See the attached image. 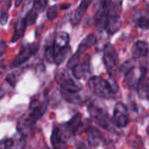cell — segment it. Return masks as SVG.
<instances>
[{
	"mask_svg": "<svg viewBox=\"0 0 149 149\" xmlns=\"http://www.w3.org/2000/svg\"><path fill=\"white\" fill-rule=\"evenodd\" d=\"M88 86L93 93L100 98L106 100H113L115 97V93L119 88L114 87L107 80L100 76H93L88 80Z\"/></svg>",
	"mask_w": 149,
	"mask_h": 149,
	"instance_id": "cell-1",
	"label": "cell"
},
{
	"mask_svg": "<svg viewBox=\"0 0 149 149\" xmlns=\"http://www.w3.org/2000/svg\"><path fill=\"white\" fill-rule=\"evenodd\" d=\"M71 138H73V136L70 134L65 123H63L53 127L51 143L54 149H66Z\"/></svg>",
	"mask_w": 149,
	"mask_h": 149,
	"instance_id": "cell-2",
	"label": "cell"
},
{
	"mask_svg": "<svg viewBox=\"0 0 149 149\" xmlns=\"http://www.w3.org/2000/svg\"><path fill=\"white\" fill-rule=\"evenodd\" d=\"M103 61L107 69V73L111 78L116 76L117 66L119 63V56L116 52V49L112 44H107L104 49Z\"/></svg>",
	"mask_w": 149,
	"mask_h": 149,
	"instance_id": "cell-3",
	"label": "cell"
},
{
	"mask_svg": "<svg viewBox=\"0 0 149 149\" xmlns=\"http://www.w3.org/2000/svg\"><path fill=\"white\" fill-rule=\"evenodd\" d=\"M87 109L90 117L97 125L106 130L110 129L112 121L110 120L107 113L103 108L96 106L95 104H90L88 105Z\"/></svg>",
	"mask_w": 149,
	"mask_h": 149,
	"instance_id": "cell-4",
	"label": "cell"
},
{
	"mask_svg": "<svg viewBox=\"0 0 149 149\" xmlns=\"http://www.w3.org/2000/svg\"><path fill=\"white\" fill-rule=\"evenodd\" d=\"M38 48H39V45L37 43H32V44L24 46L20 50L18 54L13 59L11 67L15 68V67H17V66L23 65L24 63H25L31 57H32L38 51Z\"/></svg>",
	"mask_w": 149,
	"mask_h": 149,
	"instance_id": "cell-5",
	"label": "cell"
},
{
	"mask_svg": "<svg viewBox=\"0 0 149 149\" xmlns=\"http://www.w3.org/2000/svg\"><path fill=\"white\" fill-rule=\"evenodd\" d=\"M112 122L117 127H126L129 122V115L127 107L125 104L118 102L113 109Z\"/></svg>",
	"mask_w": 149,
	"mask_h": 149,
	"instance_id": "cell-6",
	"label": "cell"
},
{
	"mask_svg": "<svg viewBox=\"0 0 149 149\" xmlns=\"http://www.w3.org/2000/svg\"><path fill=\"white\" fill-rule=\"evenodd\" d=\"M58 81L62 91L67 93H79L82 90V86L73 80L66 72H63L59 76Z\"/></svg>",
	"mask_w": 149,
	"mask_h": 149,
	"instance_id": "cell-7",
	"label": "cell"
},
{
	"mask_svg": "<svg viewBox=\"0 0 149 149\" xmlns=\"http://www.w3.org/2000/svg\"><path fill=\"white\" fill-rule=\"evenodd\" d=\"M140 77L136 85L137 93L141 99L148 100V68L141 66L140 70Z\"/></svg>",
	"mask_w": 149,
	"mask_h": 149,
	"instance_id": "cell-8",
	"label": "cell"
},
{
	"mask_svg": "<svg viewBox=\"0 0 149 149\" xmlns=\"http://www.w3.org/2000/svg\"><path fill=\"white\" fill-rule=\"evenodd\" d=\"M47 107H48L47 101H40L38 100L34 99L30 103L31 113L28 116L37 122L45 113V112L47 111Z\"/></svg>",
	"mask_w": 149,
	"mask_h": 149,
	"instance_id": "cell-9",
	"label": "cell"
},
{
	"mask_svg": "<svg viewBox=\"0 0 149 149\" xmlns=\"http://www.w3.org/2000/svg\"><path fill=\"white\" fill-rule=\"evenodd\" d=\"M69 42H70V36L67 32H65V31L58 32L55 35L54 39L52 43L53 54L70 48Z\"/></svg>",
	"mask_w": 149,
	"mask_h": 149,
	"instance_id": "cell-10",
	"label": "cell"
},
{
	"mask_svg": "<svg viewBox=\"0 0 149 149\" xmlns=\"http://www.w3.org/2000/svg\"><path fill=\"white\" fill-rule=\"evenodd\" d=\"M121 24V17L119 13L110 14L105 20L103 30H105L109 35H113L120 30Z\"/></svg>",
	"mask_w": 149,
	"mask_h": 149,
	"instance_id": "cell-11",
	"label": "cell"
},
{
	"mask_svg": "<svg viewBox=\"0 0 149 149\" xmlns=\"http://www.w3.org/2000/svg\"><path fill=\"white\" fill-rule=\"evenodd\" d=\"M36 123L37 122L31 119L29 116L22 117L18 120L17 123V131L18 134L26 138L32 133Z\"/></svg>",
	"mask_w": 149,
	"mask_h": 149,
	"instance_id": "cell-12",
	"label": "cell"
},
{
	"mask_svg": "<svg viewBox=\"0 0 149 149\" xmlns=\"http://www.w3.org/2000/svg\"><path fill=\"white\" fill-rule=\"evenodd\" d=\"M25 145L26 138L18 133L2 142V147L3 149H24Z\"/></svg>",
	"mask_w": 149,
	"mask_h": 149,
	"instance_id": "cell-13",
	"label": "cell"
},
{
	"mask_svg": "<svg viewBox=\"0 0 149 149\" xmlns=\"http://www.w3.org/2000/svg\"><path fill=\"white\" fill-rule=\"evenodd\" d=\"M86 134L88 143L91 147L96 148L104 141V138L100 130L94 127H88L86 129Z\"/></svg>",
	"mask_w": 149,
	"mask_h": 149,
	"instance_id": "cell-14",
	"label": "cell"
},
{
	"mask_svg": "<svg viewBox=\"0 0 149 149\" xmlns=\"http://www.w3.org/2000/svg\"><path fill=\"white\" fill-rule=\"evenodd\" d=\"M91 3H92V1H86V0H84V1H82L80 3L79 7L74 10L73 14L71 17L70 21H71V24L72 25L75 26V25H78L80 23L85 12L86 11V10L88 9L89 5Z\"/></svg>",
	"mask_w": 149,
	"mask_h": 149,
	"instance_id": "cell-15",
	"label": "cell"
},
{
	"mask_svg": "<svg viewBox=\"0 0 149 149\" xmlns=\"http://www.w3.org/2000/svg\"><path fill=\"white\" fill-rule=\"evenodd\" d=\"M132 54L134 58L147 57L148 54V44L146 41H137L133 46Z\"/></svg>",
	"mask_w": 149,
	"mask_h": 149,
	"instance_id": "cell-16",
	"label": "cell"
},
{
	"mask_svg": "<svg viewBox=\"0 0 149 149\" xmlns=\"http://www.w3.org/2000/svg\"><path fill=\"white\" fill-rule=\"evenodd\" d=\"M72 75L77 79H82L90 72V64L89 62L79 63L74 67L72 68Z\"/></svg>",
	"mask_w": 149,
	"mask_h": 149,
	"instance_id": "cell-17",
	"label": "cell"
},
{
	"mask_svg": "<svg viewBox=\"0 0 149 149\" xmlns=\"http://www.w3.org/2000/svg\"><path fill=\"white\" fill-rule=\"evenodd\" d=\"M97 42V38L95 35L93 34H89L87 37H86L81 43L79 44V45L78 46V49L76 51L75 53H77L78 55L81 56L88 48L92 47L93 45H94Z\"/></svg>",
	"mask_w": 149,
	"mask_h": 149,
	"instance_id": "cell-18",
	"label": "cell"
},
{
	"mask_svg": "<svg viewBox=\"0 0 149 149\" xmlns=\"http://www.w3.org/2000/svg\"><path fill=\"white\" fill-rule=\"evenodd\" d=\"M60 94L62 98L69 103H72L74 105H82L85 103V100L83 99L81 95L79 94V93H67V92L61 90Z\"/></svg>",
	"mask_w": 149,
	"mask_h": 149,
	"instance_id": "cell-19",
	"label": "cell"
},
{
	"mask_svg": "<svg viewBox=\"0 0 149 149\" xmlns=\"http://www.w3.org/2000/svg\"><path fill=\"white\" fill-rule=\"evenodd\" d=\"M81 122H82V115L80 113L75 114L68 122H65V125H66L70 134L73 137L76 134L77 131L79 130V127L81 126Z\"/></svg>",
	"mask_w": 149,
	"mask_h": 149,
	"instance_id": "cell-20",
	"label": "cell"
},
{
	"mask_svg": "<svg viewBox=\"0 0 149 149\" xmlns=\"http://www.w3.org/2000/svg\"><path fill=\"white\" fill-rule=\"evenodd\" d=\"M26 24L24 20V18L22 19H19L17 24H16V26H15V31H14V33H13V36L11 38V42L12 43H15L17 42L19 38H21L25 31V29H26Z\"/></svg>",
	"mask_w": 149,
	"mask_h": 149,
	"instance_id": "cell-21",
	"label": "cell"
},
{
	"mask_svg": "<svg viewBox=\"0 0 149 149\" xmlns=\"http://www.w3.org/2000/svg\"><path fill=\"white\" fill-rule=\"evenodd\" d=\"M134 70L135 68L125 74V82L129 87H132V88L136 86L138 79H139V78H136V72H134Z\"/></svg>",
	"mask_w": 149,
	"mask_h": 149,
	"instance_id": "cell-22",
	"label": "cell"
},
{
	"mask_svg": "<svg viewBox=\"0 0 149 149\" xmlns=\"http://www.w3.org/2000/svg\"><path fill=\"white\" fill-rule=\"evenodd\" d=\"M134 24L137 27L142 30H148L149 27V18L148 15H140L134 19Z\"/></svg>",
	"mask_w": 149,
	"mask_h": 149,
	"instance_id": "cell-23",
	"label": "cell"
},
{
	"mask_svg": "<svg viewBox=\"0 0 149 149\" xmlns=\"http://www.w3.org/2000/svg\"><path fill=\"white\" fill-rule=\"evenodd\" d=\"M38 16V13L37 11H35L33 9H31L30 11H28V13L26 14V16L24 18V22L26 24V26L34 24L36 23Z\"/></svg>",
	"mask_w": 149,
	"mask_h": 149,
	"instance_id": "cell-24",
	"label": "cell"
},
{
	"mask_svg": "<svg viewBox=\"0 0 149 149\" xmlns=\"http://www.w3.org/2000/svg\"><path fill=\"white\" fill-rule=\"evenodd\" d=\"M135 68V64H134V61L133 59H129V60H127L120 68V72L123 73L124 75L126 73H127L128 72L134 70Z\"/></svg>",
	"mask_w": 149,
	"mask_h": 149,
	"instance_id": "cell-25",
	"label": "cell"
},
{
	"mask_svg": "<svg viewBox=\"0 0 149 149\" xmlns=\"http://www.w3.org/2000/svg\"><path fill=\"white\" fill-rule=\"evenodd\" d=\"M48 4V2L47 1H45V0H40V1H35L33 2V6H32V9L37 11L38 13L39 12H42L45 10L46 5Z\"/></svg>",
	"mask_w": 149,
	"mask_h": 149,
	"instance_id": "cell-26",
	"label": "cell"
},
{
	"mask_svg": "<svg viewBox=\"0 0 149 149\" xmlns=\"http://www.w3.org/2000/svg\"><path fill=\"white\" fill-rule=\"evenodd\" d=\"M58 5H52L51 6L48 10H47V13H46V16H47V18L51 21L54 20L57 16H58Z\"/></svg>",
	"mask_w": 149,
	"mask_h": 149,
	"instance_id": "cell-27",
	"label": "cell"
},
{
	"mask_svg": "<svg viewBox=\"0 0 149 149\" xmlns=\"http://www.w3.org/2000/svg\"><path fill=\"white\" fill-rule=\"evenodd\" d=\"M80 57L79 55H78L77 53H74L71 58L70 59L68 60V63H67V67L69 69H72V67H74L76 65H78L79 63V60H80Z\"/></svg>",
	"mask_w": 149,
	"mask_h": 149,
	"instance_id": "cell-28",
	"label": "cell"
},
{
	"mask_svg": "<svg viewBox=\"0 0 149 149\" xmlns=\"http://www.w3.org/2000/svg\"><path fill=\"white\" fill-rule=\"evenodd\" d=\"M6 81L11 86H15L16 83H17V73L13 72V73H10L6 76Z\"/></svg>",
	"mask_w": 149,
	"mask_h": 149,
	"instance_id": "cell-29",
	"label": "cell"
},
{
	"mask_svg": "<svg viewBox=\"0 0 149 149\" xmlns=\"http://www.w3.org/2000/svg\"><path fill=\"white\" fill-rule=\"evenodd\" d=\"M8 18H9L8 12L7 11H2L1 14H0V24L4 25L7 23Z\"/></svg>",
	"mask_w": 149,
	"mask_h": 149,
	"instance_id": "cell-30",
	"label": "cell"
},
{
	"mask_svg": "<svg viewBox=\"0 0 149 149\" xmlns=\"http://www.w3.org/2000/svg\"><path fill=\"white\" fill-rule=\"evenodd\" d=\"M6 49H7V45L4 41L1 40L0 41V57H2L5 52H6Z\"/></svg>",
	"mask_w": 149,
	"mask_h": 149,
	"instance_id": "cell-31",
	"label": "cell"
},
{
	"mask_svg": "<svg viewBox=\"0 0 149 149\" xmlns=\"http://www.w3.org/2000/svg\"><path fill=\"white\" fill-rule=\"evenodd\" d=\"M77 149H88L86 148V144H84L83 142H80L79 145H78V148Z\"/></svg>",
	"mask_w": 149,
	"mask_h": 149,
	"instance_id": "cell-32",
	"label": "cell"
},
{
	"mask_svg": "<svg viewBox=\"0 0 149 149\" xmlns=\"http://www.w3.org/2000/svg\"><path fill=\"white\" fill-rule=\"evenodd\" d=\"M70 6H71V4H70V3L63 4V5H62V7H61V9H68V8H69Z\"/></svg>",
	"mask_w": 149,
	"mask_h": 149,
	"instance_id": "cell-33",
	"label": "cell"
},
{
	"mask_svg": "<svg viewBox=\"0 0 149 149\" xmlns=\"http://www.w3.org/2000/svg\"><path fill=\"white\" fill-rule=\"evenodd\" d=\"M4 71V66L3 65V64H0V73H2Z\"/></svg>",
	"mask_w": 149,
	"mask_h": 149,
	"instance_id": "cell-34",
	"label": "cell"
},
{
	"mask_svg": "<svg viewBox=\"0 0 149 149\" xmlns=\"http://www.w3.org/2000/svg\"><path fill=\"white\" fill-rule=\"evenodd\" d=\"M21 3V1H18V2H16V6H18L19 4Z\"/></svg>",
	"mask_w": 149,
	"mask_h": 149,
	"instance_id": "cell-35",
	"label": "cell"
},
{
	"mask_svg": "<svg viewBox=\"0 0 149 149\" xmlns=\"http://www.w3.org/2000/svg\"><path fill=\"white\" fill-rule=\"evenodd\" d=\"M44 149H50V148H49L48 147H45V148H44Z\"/></svg>",
	"mask_w": 149,
	"mask_h": 149,
	"instance_id": "cell-36",
	"label": "cell"
},
{
	"mask_svg": "<svg viewBox=\"0 0 149 149\" xmlns=\"http://www.w3.org/2000/svg\"><path fill=\"white\" fill-rule=\"evenodd\" d=\"M0 3H1V2H0Z\"/></svg>",
	"mask_w": 149,
	"mask_h": 149,
	"instance_id": "cell-37",
	"label": "cell"
}]
</instances>
